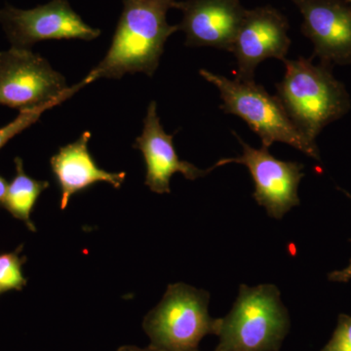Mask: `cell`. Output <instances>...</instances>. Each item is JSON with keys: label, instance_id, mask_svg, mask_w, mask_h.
Segmentation results:
<instances>
[{"label": "cell", "instance_id": "1", "mask_svg": "<svg viewBox=\"0 0 351 351\" xmlns=\"http://www.w3.org/2000/svg\"><path fill=\"white\" fill-rule=\"evenodd\" d=\"M176 0H124V8L112 45L100 64L92 69L86 85L100 78L119 80L127 73L154 75L166 40L179 25L166 20Z\"/></svg>", "mask_w": 351, "mask_h": 351}, {"label": "cell", "instance_id": "17", "mask_svg": "<svg viewBox=\"0 0 351 351\" xmlns=\"http://www.w3.org/2000/svg\"><path fill=\"white\" fill-rule=\"evenodd\" d=\"M321 351H351V316L339 314L332 338Z\"/></svg>", "mask_w": 351, "mask_h": 351}, {"label": "cell", "instance_id": "11", "mask_svg": "<svg viewBox=\"0 0 351 351\" xmlns=\"http://www.w3.org/2000/svg\"><path fill=\"white\" fill-rule=\"evenodd\" d=\"M304 22L302 34L314 45L321 63L351 64V8L343 0H291Z\"/></svg>", "mask_w": 351, "mask_h": 351}, {"label": "cell", "instance_id": "8", "mask_svg": "<svg viewBox=\"0 0 351 351\" xmlns=\"http://www.w3.org/2000/svg\"><path fill=\"white\" fill-rule=\"evenodd\" d=\"M234 135L243 147V152L234 158L221 159L215 164L214 169L230 163L246 166L255 184L253 196L258 204L265 207L271 218L282 219L293 207L300 205L298 189L304 177V165L293 161L279 160L269 154L267 147L254 149L237 134Z\"/></svg>", "mask_w": 351, "mask_h": 351}, {"label": "cell", "instance_id": "15", "mask_svg": "<svg viewBox=\"0 0 351 351\" xmlns=\"http://www.w3.org/2000/svg\"><path fill=\"white\" fill-rule=\"evenodd\" d=\"M17 249L13 253L0 255V292L11 290H22L27 284V279L23 276V265L25 258H21V251Z\"/></svg>", "mask_w": 351, "mask_h": 351}, {"label": "cell", "instance_id": "18", "mask_svg": "<svg viewBox=\"0 0 351 351\" xmlns=\"http://www.w3.org/2000/svg\"><path fill=\"white\" fill-rule=\"evenodd\" d=\"M346 195L351 199V195L350 193H346ZM329 280L332 282H348L351 279V260L350 265L346 267V269L341 270H337V271H332L329 274Z\"/></svg>", "mask_w": 351, "mask_h": 351}, {"label": "cell", "instance_id": "2", "mask_svg": "<svg viewBox=\"0 0 351 351\" xmlns=\"http://www.w3.org/2000/svg\"><path fill=\"white\" fill-rule=\"evenodd\" d=\"M283 62L286 73L276 85V97L302 135L316 144L323 128L350 110V95L332 75V64H314L304 58Z\"/></svg>", "mask_w": 351, "mask_h": 351}, {"label": "cell", "instance_id": "16", "mask_svg": "<svg viewBox=\"0 0 351 351\" xmlns=\"http://www.w3.org/2000/svg\"><path fill=\"white\" fill-rule=\"evenodd\" d=\"M53 107L46 106V107H41L34 108V110H23L20 112L19 115L16 117L10 123L0 128V149L4 147L9 142L12 140L15 136L19 135L25 129L31 127L32 124L36 123L41 114L45 110H50Z\"/></svg>", "mask_w": 351, "mask_h": 351}, {"label": "cell", "instance_id": "22", "mask_svg": "<svg viewBox=\"0 0 351 351\" xmlns=\"http://www.w3.org/2000/svg\"><path fill=\"white\" fill-rule=\"evenodd\" d=\"M196 351H198V350H196ZM215 351H216V350H215Z\"/></svg>", "mask_w": 351, "mask_h": 351}, {"label": "cell", "instance_id": "6", "mask_svg": "<svg viewBox=\"0 0 351 351\" xmlns=\"http://www.w3.org/2000/svg\"><path fill=\"white\" fill-rule=\"evenodd\" d=\"M85 85L82 80L69 88L47 60L29 49L12 47L0 52V106L20 112L55 107Z\"/></svg>", "mask_w": 351, "mask_h": 351}, {"label": "cell", "instance_id": "23", "mask_svg": "<svg viewBox=\"0 0 351 351\" xmlns=\"http://www.w3.org/2000/svg\"><path fill=\"white\" fill-rule=\"evenodd\" d=\"M0 293H1V292H0Z\"/></svg>", "mask_w": 351, "mask_h": 351}, {"label": "cell", "instance_id": "21", "mask_svg": "<svg viewBox=\"0 0 351 351\" xmlns=\"http://www.w3.org/2000/svg\"><path fill=\"white\" fill-rule=\"evenodd\" d=\"M346 1H348L350 3H351V0H346Z\"/></svg>", "mask_w": 351, "mask_h": 351}, {"label": "cell", "instance_id": "5", "mask_svg": "<svg viewBox=\"0 0 351 351\" xmlns=\"http://www.w3.org/2000/svg\"><path fill=\"white\" fill-rule=\"evenodd\" d=\"M210 295L184 283L171 284L143 323L151 346L161 351H196L201 339L217 335L219 319L208 313Z\"/></svg>", "mask_w": 351, "mask_h": 351}, {"label": "cell", "instance_id": "10", "mask_svg": "<svg viewBox=\"0 0 351 351\" xmlns=\"http://www.w3.org/2000/svg\"><path fill=\"white\" fill-rule=\"evenodd\" d=\"M184 18L179 31L186 34L189 47H214L232 52L247 10L239 0L175 1Z\"/></svg>", "mask_w": 351, "mask_h": 351}, {"label": "cell", "instance_id": "7", "mask_svg": "<svg viewBox=\"0 0 351 351\" xmlns=\"http://www.w3.org/2000/svg\"><path fill=\"white\" fill-rule=\"evenodd\" d=\"M0 24L12 47L29 49L43 40H93L101 31L90 27L73 11L68 0H52L29 10L6 4L0 9Z\"/></svg>", "mask_w": 351, "mask_h": 351}, {"label": "cell", "instance_id": "9", "mask_svg": "<svg viewBox=\"0 0 351 351\" xmlns=\"http://www.w3.org/2000/svg\"><path fill=\"white\" fill-rule=\"evenodd\" d=\"M285 17L274 7L247 10L232 52L237 58V78L253 82L258 64L269 58L286 60L291 40Z\"/></svg>", "mask_w": 351, "mask_h": 351}, {"label": "cell", "instance_id": "12", "mask_svg": "<svg viewBox=\"0 0 351 351\" xmlns=\"http://www.w3.org/2000/svg\"><path fill=\"white\" fill-rule=\"evenodd\" d=\"M135 149L144 156L147 175L145 184L158 195L170 193V180L175 173H181L186 179L195 181L214 170L199 169L193 164L182 161L176 152L173 135L164 131L157 115V105L152 101L147 108L142 135L136 138Z\"/></svg>", "mask_w": 351, "mask_h": 351}, {"label": "cell", "instance_id": "3", "mask_svg": "<svg viewBox=\"0 0 351 351\" xmlns=\"http://www.w3.org/2000/svg\"><path fill=\"white\" fill-rule=\"evenodd\" d=\"M290 331V317L272 284H242L232 311L219 318L216 351H279Z\"/></svg>", "mask_w": 351, "mask_h": 351}, {"label": "cell", "instance_id": "4", "mask_svg": "<svg viewBox=\"0 0 351 351\" xmlns=\"http://www.w3.org/2000/svg\"><path fill=\"white\" fill-rule=\"evenodd\" d=\"M200 75L218 88L223 105L221 110L244 120L269 149L274 143L292 145L309 157L320 160L317 145L309 142L293 123L282 104L255 82L232 80L200 69Z\"/></svg>", "mask_w": 351, "mask_h": 351}, {"label": "cell", "instance_id": "13", "mask_svg": "<svg viewBox=\"0 0 351 351\" xmlns=\"http://www.w3.org/2000/svg\"><path fill=\"white\" fill-rule=\"evenodd\" d=\"M91 133L85 131L76 140L64 145L50 160L53 174L61 189V209H66L71 196L86 189L95 182H106L114 189H120L125 180L124 172L110 173L101 169L88 149Z\"/></svg>", "mask_w": 351, "mask_h": 351}, {"label": "cell", "instance_id": "19", "mask_svg": "<svg viewBox=\"0 0 351 351\" xmlns=\"http://www.w3.org/2000/svg\"><path fill=\"white\" fill-rule=\"evenodd\" d=\"M8 182H7L6 180L4 179L2 176H0V206L3 205L4 199H5V196L7 193V191H8Z\"/></svg>", "mask_w": 351, "mask_h": 351}, {"label": "cell", "instance_id": "14", "mask_svg": "<svg viewBox=\"0 0 351 351\" xmlns=\"http://www.w3.org/2000/svg\"><path fill=\"white\" fill-rule=\"evenodd\" d=\"M16 176L9 184L3 206L14 218L24 221L32 232L36 228L31 219V214L43 191L49 188V182L32 179L25 174L24 163L20 157L15 158Z\"/></svg>", "mask_w": 351, "mask_h": 351}, {"label": "cell", "instance_id": "20", "mask_svg": "<svg viewBox=\"0 0 351 351\" xmlns=\"http://www.w3.org/2000/svg\"><path fill=\"white\" fill-rule=\"evenodd\" d=\"M117 351H161L157 350V348H152V346H149L145 348H138V346H121V348H119Z\"/></svg>", "mask_w": 351, "mask_h": 351}]
</instances>
